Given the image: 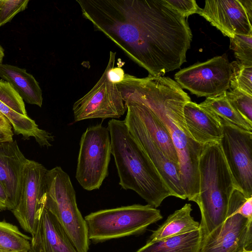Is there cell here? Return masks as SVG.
<instances>
[{
	"instance_id": "1",
	"label": "cell",
	"mask_w": 252,
	"mask_h": 252,
	"mask_svg": "<svg viewBox=\"0 0 252 252\" xmlns=\"http://www.w3.org/2000/svg\"><path fill=\"white\" fill-rule=\"evenodd\" d=\"M83 16L149 75L161 76L186 62L192 33L165 0H76Z\"/></svg>"
},
{
	"instance_id": "18",
	"label": "cell",
	"mask_w": 252,
	"mask_h": 252,
	"mask_svg": "<svg viewBox=\"0 0 252 252\" xmlns=\"http://www.w3.org/2000/svg\"><path fill=\"white\" fill-rule=\"evenodd\" d=\"M183 115L187 129L196 142L203 146L220 143L222 126L218 118L191 100L185 104Z\"/></svg>"
},
{
	"instance_id": "33",
	"label": "cell",
	"mask_w": 252,
	"mask_h": 252,
	"mask_svg": "<svg viewBox=\"0 0 252 252\" xmlns=\"http://www.w3.org/2000/svg\"><path fill=\"white\" fill-rule=\"evenodd\" d=\"M0 135L5 136L11 138H13V131H9L1 128H0Z\"/></svg>"
},
{
	"instance_id": "36",
	"label": "cell",
	"mask_w": 252,
	"mask_h": 252,
	"mask_svg": "<svg viewBox=\"0 0 252 252\" xmlns=\"http://www.w3.org/2000/svg\"><path fill=\"white\" fill-rule=\"evenodd\" d=\"M0 252H12L0 247Z\"/></svg>"
},
{
	"instance_id": "12",
	"label": "cell",
	"mask_w": 252,
	"mask_h": 252,
	"mask_svg": "<svg viewBox=\"0 0 252 252\" xmlns=\"http://www.w3.org/2000/svg\"><path fill=\"white\" fill-rule=\"evenodd\" d=\"M75 122L101 118L118 119L126 110L117 84L111 81L105 68L92 89L73 104Z\"/></svg>"
},
{
	"instance_id": "30",
	"label": "cell",
	"mask_w": 252,
	"mask_h": 252,
	"mask_svg": "<svg viewBox=\"0 0 252 252\" xmlns=\"http://www.w3.org/2000/svg\"><path fill=\"white\" fill-rule=\"evenodd\" d=\"M237 213L249 220H252V197L245 199Z\"/></svg>"
},
{
	"instance_id": "29",
	"label": "cell",
	"mask_w": 252,
	"mask_h": 252,
	"mask_svg": "<svg viewBox=\"0 0 252 252\" xmlns=\"http://www.w3.org/2000/svg\"><path fill=\"white\" fill-rule=\"evenodd\" d=\"M165 0L172 8L185 18L193 14H198L201 9L195 0Z\"/></svg>"
},
{
	"instance_id": "34",
	"label": "cell",
	"mask_w": 252,
	"mask_h": 252,
	"mask_svg": "<svg viewBox=\"0 0 252 252\" xmlns=\"http://www.w3.org/2000/svg\"><path fill=\"white\" fill-rule=\"evenodd\" d=\"M13 140V138L0 135V142Z\"/></svg>"
},
{
	"instance_id": "38",
	"label": "cell",
	"mask_w": 252,
	"mask_h": 252,
	"mask_svg": "<svg viewBox=\"0 0 252 252\" xmlns=\"http://www.w3.org/2000/svg\"><path fill=\"white\" fill-rule=\"evenodd\" d=\"M28 252V251H20V252Z\"/></svg>"
},
{
	"instance_id": "4",
	"label": "cell",
	"mask_w": 252,
	"mask_h": 252,
	"mask_svg": "<svg viewBox=\"0 0 252 252\" xmlns=\"http://www.w3.org/2000/svg\"><path fill=\"white\" fill-rule=\"evenodd\" d=\"M199 206L203 238L226 219L229 200L236 189L219 143L205 145L199 158Z\"/></svg>"
},
{
	"instance_id": "8",
	"label": "cell",
	"mask_w": 252,
	"mask_h": 252,
	"mask_svg": "<svg viewBox=\"0 0 252 252\" xmlns=\"http://www.w3.org/2000/svg\"><path fill=\"white\" fill-rule=\"evenodd\" d=\"M245 198L240 190H234L230 198L226 219L203 238L200 252L252 250V220L237 213Z\"/></svg>"
},
{
	"instance_id": "14",
	"label": "cell",
	"mask_w": 252,
	"mask_h": 252,
	"mask_svg": "<svg viewBox=\"0 0 252 252\" xmlns=\"http://www.w3.org/2000/svg\"><path fill=\"white\" fill-rule=\"evenodd\" d=\"M124 121L129 133L150 159L172 196L182 199H187L180 181L179 165L166 157L161 149L130 114L126 112Z\"/></svg>"
},
{
	"instance_id": "37",
	"label": "cell",
	"mask_w": 252,
	"mask_h": 252,
	"mask_svg": "<svg viewBox=\"0 0 252 252\" xmlns=\"http://www.w3.org/2000/svg\"><path fill=\"white\" fill-rule=\"evenodd\" d=\"M242 252H252V250H245Z\"/></svg>"
},
{
	"instance_id": "23",
	"label": "cell",
	"mask_w": 252,
	"mask_h": 252,
	"mask_svg": "<svg viewBox=\"0 0 252 252\" xmlns=\"http://www.w3.org/2000/svg\"><path fill=\"white\" fill-rule=\"evenodd\" d=\"M226 92L208 97L199 104L219 119L239 128L252 132V123L245 119L231 105L226 97Z\"/></svg>"
},
{
	"instance_id": "7",
	"label": "cell",
	"mask_w": 252,
	"mask_h": 252,
	"mask_svg": "<svg viewBox=\"0 0 252 252\" xmlns=\"http://www.w3.org/2000/svg\"><path fill=\"white\" fill-rule=\"evenodd\" d=\"M79 145L75 178L85 190L98 189L108 175L111 145L108 128L101 124L88 127Z\"/></svg>"
},
{
	"instance_id": "27",
	"label": "cell",
	"mask_w": 252,
	"mask_h": 252,
	"mask_svg": "<svg viewBox=\"0 0 252 252\" xmlns=\"http://www.w3.org/2000/svg\"><path fill=\"white\" fill-rule=\"evenodd\" d=\"M226 95L234 108L252 123V96L236 89L226 91Z\"/></svg>"
},
{
	"instance_id": "9",
	"label": "cell",
	"mask_w": 252,
	"mask_h": 252,
	"mask_svg": "<svg viewBox=\"0 0 252 252\" xmlns=\"http://www.w3.org/2000/svg\"><path fill=\"white\" fill-rule=\"evenodd\" d=\"M220 120L222 136L219 144L235 187L246 198L252 197V132Z\"/></svg>"
},
{
	"instance_id": "28",
	"label": "cell",
	"mask_w": 252,
	"mask_h": 252,
	"mask_svg": "<svg viewBox=\"0 0 252 252\" xmlns=\"http://www.w3.org/2000/svg\"><path fill=\"white\" fill-rule=\"evenodd\" d=\"M29 1V0H0V27L24 10Z\"/></svg>"
},
{
	"instance_id": "16",
	"label": "cell",
	"mask_w": 252,
	"mask_h": 252,
	"mask_svg": "<svg viewBox=\"0 0 252 252\" xmlns=\"http://www.w3.org/2000/svg\"><path fill=\"white\" fill-rule=\"evenodd\" d=\"M28 160L16 140L0 142V182L8 195L7 209L11 211L19 201L23 173Z\"/></svg>"
},
{
	"instance_id": "2",
	"label": "cell",
	"mask_w": 252,
	"mask_h": 252,
	"mask_svg": "<svg viewBox=\"0 0 252 252\" xmlns=\"http://www.w3.org/2000/svg\"><path fill=\"white\" fill-rule=\"evenodd\" d=\"M119 89L124 101L144 105L167 130L177 153L182 187L186 198L194 201L199 193V158L204 146L193 139L185 124L183 108L190 97L175 81L160 76L129 75Z\"/></svg>"
},
{
	"instance_id": "5",
	"label": "cell",
	"mask_w": 252,
	"mask_h": 252,
	"mask_svg": "<svg viewBox=\"0 0 252 252\" xmlns=\"http://www.w3.org/2000/svg\"><path fill=\"white\" fill-rule=\"evenodd\" d=\"M45 208L57 220L78 252H88L90 240L85 219L79 210L69 175L59 166L47 170Z\"/></svg>"
},
{
	"instance_id": "31",
	"label": "cell",
	"mask_w": 252,
	"mask_h": 252,
	"mask_svg": "<svg viewBox=\"0 0 252 252\" xmlns=\"http://www.w3.org/2000/svg\"><path fill=\"white\" fill-rule=\"evenodd\" d=\"M8 195L4 187L0 182V210L7 209Z\"/></svg>"
},
{
	"instance_id": "24",
	"label": "cell",
	"mask_w": 252,
	"mask_h": 252,
	"mask_svg": "<svg viewBox=\"0 0 252 252\" xmlns=\"http://www.w3.org/2000/svg\"><path fill=\"white\" fill-rule=\"evenodd\" d=\"M31 237L21 232L18 227L0 221V247L12 252L29 251Z\"/></svg>"
},
{
	"instance_id": "17",
	"label": "cell",
	"mask_w": 252,
	"mask_h": 252,
	"mask_svg": "<svg viewBox=\"0 0 252 252\" xmlns=\"http://www.w3.org/2000/svg\"><path fill=\"white\" fill-rule=\"evenodd\" d=\"M28 252H78L55 217L45 207Z\"/></svg>"
},
{
	"instance_id": "13",
	"label": "cell",
	"mask_w": 252,
	"mask_h": 252,
	"mask_svg": "<svg viewBox=\"0 0 252 252\" xmlns=\"http://www.w3.org/2000/svg\"><path fill=\"white\" fill-rule=\"evenodd\" d=\"M198 14L224 36L252 35V17L242 0H207Z\"/></svg>"
},
{
	"instance_id": "11",
	"label": "cell",
	"mask_w": 252,
	"mask_h": 252,
	"mask_svg": "<svg viewBox=\"0 0 252 252\" xmlns=\"http://www.w3.org/2000/svg\"><path fill=\"white\" fill-rule=\"evenodd\" d=\"M47 169L28 159L24 169L19 202L12 211L21 227L32 236L45 207Z\"/></svg>"
},
{
	"instance_id": "10",
	"label": "cell",
	"mask_w": 252,
	"mask_h": 252,
	"mask_svg": "<svg viewBox=\"0 0 252 252\" xmlns=\"http://www.w3.org/2000/svg\"><path fill=\"white\" fill-rule=\"evenodd\" d=\"M231 69L225 54L196 63L176 73V82L198 97H211L230 88Z\"/></svg>"
},
{
	"instance_id": "3",
	"label": "cell",
	"mask_w": 252,
	"mask_h": 252,
	"mask_svg": "<svg viewBox=\"0 0 252 252\" xmlns=\"http://www.w3.org/2000/svg\"><path fill=\"white\" fill-rule=\"evenodd\" d=\"M107 128L119 185L136 192L148 205L158 207L172 194L157 170L129 133L124 120L112 119Z\"/></svg>"
},
{
	"instance_id": "6",
	"label": "cell",
	"mask_w": 252,
	"mask_h": 252,
	"mask_svg": "<svg viewBox=\"0 0 252 252\" xmlns=\"http://www.w3.org/2000/svg\"><path fill=\"white\" fill-rule=\"evenodd\" d=\"M162 218L156 208L133 204L91 213L84 219L89 240L97 243L141 233Z\"/></svg>"
},
{
	"instance_id": "20",
	"label": "cell",
	"mask_w": 252,
	"mask_h": 252,
	"mask_svg": "<svg viewBox=\"0 0 252 252\" xmlns=\"http://www.w3.org/2000/svg\"><path fill=\"white\" fill-rule=\"evenodd\" d=\"M0 77L9 83L27 103L42 106V90L34 77L25 69L0 63Z\"/></svg>"
},
{
	"instance_id": "21",
	"label": "cell",
	"mask_w": 252,
	"mask_h": 252,
	"mask_svg": "<svg viewBox=\"0 0 252 252\" xmlns=\"http://www.w3.org/2000/svg\"><path fill=\"white\" fill-rule=\"evenodd\" d=\"M203 239L201 227L196 230L153 242L136 252H200Z\"/></svg>"
},
{
	"instance_id": "32",
	"label": "cell",
	"mask_w": 252,
	"mask_h": 252,
	"mask_svg": "<svg viewBox=\"0 0 252 252\" xmlns=\"http://www.w3.org/2000/svg\"><path fill=\"white\" fill-rule=\"evenodd\" d=\"M12 126L8 120L0 113V128L9 131H13Z\"/></svg>"
},
{
	"instance_id": "22",
	"label": "cell",
	"mask_w": 252,
	"mask_h": 252,
	"mask_svg": "<svg viewBox=\"0 0 252 252\" xmlns=\"http://www.w3.org/2000/svg\"><path fill=\"white\" fill-rule=\"evenodd\" d=\"M191 205L186 204L169 215L166 220L151 235L148 242L164 239L198 229L200 223L191 216Z\"/></svg>"
},
{
	"instance_id": "15",
	"label": "cell",
	"mask_w": 252,
	"mask_h": 252,
	"mask_svg": "<svg viewBox=\"0 0 252 252\" xmlns=\"http://www.w3.org/2000/svg\"><path fill=\"white\" fill-rule=\"evenodd\" d=\"M0 113L10 122L14 131L28 138L33 137L41 146H51L54 136L40 129L28 117L22 98L7 82L0 80Z\"/></svg>"
},
{
	"instance_id": "25",
	"label": "cell",
	"mask_w": 252,
	"mask_h": 252,
	"mask_svg": "<svg viewBox=\"0 0 252 252\" xmlns=\"http://www.w3.org/2000/svg\"><path fill=\"white\" fill-rule=\"evenodd\" d=\"M231 90H238L252 96V66L243 65L237 61L230 63Z\"/></svg>"
},
{
	"instance_id": "19",
	"label": "cell",
	"mask_w": 252,
	"mask_h": 252,
	"mask_svg": "<svg viewBox=\"0 0 252 252\" xmlns=\"http://www.w3.org/2000/svg\"><path fill=\"white\" fill-rule=\"evenodd\" d=\"M125 104L127 113L130 114L140 124L166 157L179 165L177 153L170 135L155 114L141 103L127 100L125 101Z\"/></svg>"
},
{
	"instance_id": "26",
	"label": "cell",
	"mask_w": 252,
	"mask_h": 252,
	"mask_svg": "<svg viewBox=\"0 0 252 252\" xmlns=\"http://www.w3.org/2000/svg\"><path fill=\"white\" fill-rule=\"evenodd\" d=\"M230 40V49L234 51L237 61L252 66V35H235Z\"/></svg>"
},
{
	"instance_id": "35",
	"label": "cell",
	"mask_w": 252,
	"mask_h": 252,
	"mask_svg": "<svg viewBox=\"0 0 252 252\" xmlns=\"http://www.w3.org/2000/svg\"><path fill=\"white\" fill-rule=\"evenodd\" d=\"M4 51L2 48L0 46V64L1 63L3 58L4 57Z\"/></svg>"
}]
</instances>
